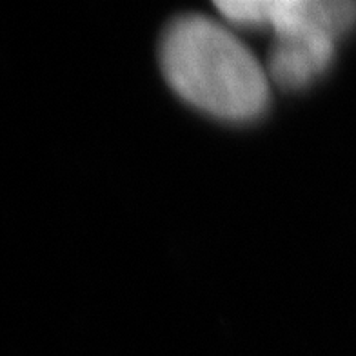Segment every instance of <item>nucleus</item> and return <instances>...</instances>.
Here are the masks:
<instances>
[{
    "instance_id": "f257e3e1",
    "label": "nucleus",
    "mask_w": 356,
    "mask_h": 356,
    "mask_svg": "<svg viewBox=\"0 0 356 356\" xmlns=\"http://www.w3.org/2000/svg\"><path fill=\"white\" fill-rule=\"evenodd\" d=\"M160 62L178 97L211 117L249 122L269 104L267 71L231 29L209 17L175 20L162 40Z\"/></svg>"
},
{
    "instance_id": "7ed1b4c3",
    "label": "nucleus",
    "mask_w": 356,
    "mask_h": 356,
    "mask_svg": "<svg viewBox=\"0 0 356 356\" xmlns=\"http://www.w3.org/2000/svg\"><path fill=\"white\" fill-rule=\"evenodd\" d=\"M337 40V37L325 33L275 38L267 64L269 80L284 89L309 86L333 60Z\"/></svg>"
},
{
    "instance_id": "f03ea898",
    "label": "nucleus",
    "mask_w": 356,
    "mask_h": 356,
    "mask_svg": "<svg viewBox=\"0 0 356 356\" xmlns=\"http://www.w3.org/2000/svg\"><path fill=\"white\" fill-rule=\"evenodd\" d=\"M215 6L236 28L271 29L275 38L304 33L340 38L356 22V4L349 0H236Z\"/></svg>"
}]
</instances>
